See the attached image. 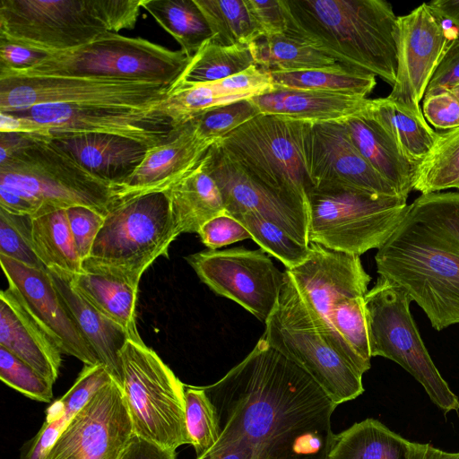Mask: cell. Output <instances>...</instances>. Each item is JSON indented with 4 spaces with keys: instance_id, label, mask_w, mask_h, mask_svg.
Masks as SVG:
<instances>
[{
    "instance_id": "6da1fadb",
    "label": "cell",
    "mask_w": 459,
    "mask_h": 459,
    "mask_svg": "<svg viewBox=\"0 0 459 459\" xmlns=\"http://www.w3.org/2000/svg\"><path fill=\"white\" fill-rule=\"evenodd\" d=\"M221 429L215 447L253 459H326L336 404L299 366L263 337L216 383L204 386Z\"/></svg>"
},
{
    "instance_id": "7a4b0ae2",
    "label": "cell",
    "mask_w": 459,
    "mask_h": 459,
    "mask_svg": "<svg viewBox=\"0 0 459 459\" xmlns=\"http://www.w3.org/2000/svg\"><path fill=\"white\" fill-rule=\"evenodd\" d=\"M437 331L459 324V192L421 194L375 256Z\"/></svg>"
},
{
    "instance_id": "3957f363",
    "label": "cell",
    "mask_w": 459,
    "mask_h": 459,
    "mask_svg": "<svg viewBox=\"0 0 459 459\" xmlns=\"http://www.w3.org/2000/svg\"><path fill=\"white\" fill-rule=\"evenodd\" d=\"M288 35L336 63L379 76L397 71L396 22L384 0H282Z\"/></svg>"
},
{
    "instance_id": "277c9868",
    "label": "cell",
    "mask_w": 459,
    "mask_h": 459,
    "mask_svg": "<svg viewBox=\"0 0 459 459\" xmlns=\"http://www.w3.org/2000/svg\"><path fill=\"white\" fill-rule=\"evenodd\" d=\"M119 192L51 141L30 138L0 163V208L13 214L32 217L85 206L105 217Z\"/></svg>"
},
{
    "instance_id": "5b68a950",
    "label": "cell",
    "mask_w": 459,
    "mask_h": 459,
    "mask_svg": "<svg viewBox=\"0 0 459 459\" xmlns=\"http://www.w3.org/2000/svg\"><path fill=\"white\" fill-rule=\"evenodd\" d=\"M141 0H1L0 38L45 53L134 29Z\"/></svg>"
},
{
    "instance_id": "8992f818",
    "label": "cell",
    "mask_w": 459,
    "mask_h": 459,
    "mask_svg": "<svg viewBox=\"0 0 459 459\" xmlns=\"http://www.w3.org/2000/svg\"><path fill=\"white\" fill-rule=\"evenodd\" d=\"M278 301L265 321L264 341L304 369L336 404L364 392L362 376L342 344L285 270Z\"/></svg>"
},
{
    "instance_id": "52a82bcc",
    "label": "cell",
    "mask_w": 459,
    "mask_h": 459,
    "mask_svg": "<svg viewBox=\"0 0 459 459\" xmlns=\"http://www.w3.org/2000/svg\"><path fill=\"white\" fill-rule=\"evenodd\" d=\"M178 235L167 191L118 198L82 268L138 289L143 273L158 257L168 255Z\"/></svg>"
},
{
    "instance_id": "ba28073f",
    "label": "cell",
    "mask_w": 459,
    "mask_h": 459,
    "mask_svg": "<svg viewBox=\"0 0 459 459\" xmlns=\"http://www.w3.org/2000/svg\"><path fill=\"white\" fill-rule=\"evenodd\" d=\"M190 58L182 50H170L143 38L107 32L67 51L48 53L33 67L1 71L7 77H94L143 81L171 87Z\"/></svg>"
},
{
    "instance_id": "9c48e42d",
    "label": "cell",
    "mask_w": 459,
    "mask_h": 459,
    "mask_svg": "<svg viewBox=\"0 0 459 459\" xmlns=\"http://www.w3.org/2000/svg\"><path fill=\"white\" fill-rule=\"evenodd\" d=\"M306 126L259 114L214 144L252 178L307 211L313 185L304 157Z\"/></svg>"
},
{
    "instance_id": "30bf717a",
    "label": "cell",
    "mask_w": 459,
    "mask_h": 459,
    "mask_svg": "<svg viewBox=\"0 0 459 459\" xmlns=\"http://www.w3.org/2000/svg\"><path fill=\"white\" fill-rule=\"evenodd\" d=\"M121 387L133 432L163 449L191 445L185 385L145 343L128 340L120 352Z\"/></svg>"
},
{
    "instance_id": "8fae6325",
    "label": "cell",
    "mask_w": 459,
    "mask_h": 459,
    "mask_svg": "<svg viewBox=\"0 0 459 459\" xmlns=\"http://www.w3.org/2000/svg\"><path fill=\"white\" fill-rule=\"evenodd\" d=\"M408 204L346 187H313L307 195L308 241L360 255L379 248L402 221Z\"/></svg>"
},
{
    "instance_id": "7c38bea8",
    "label": "cell",
    "mask_w": 459,
    "mask_h": 459,
    "mask_svg": "<svg viewBox=\"0 0 459 459\" xmlns=\"http://www.w3.org/2000/svg\"><path fill=\"white\" fill-rule=\"evenodd\" d=\"M403 289L380 277L364 296L371 357L389 359L410 373L444 412L458 411L459 398L435 366L410 311Z\"/></svg>"
},
{
    "instance_id": "4fadbf2b",
    "label": "cell",
    "mask_w": 459,
    "mask_h": 459,
    "mask_svg": "<svg viewBox=\"0 0 459 459\" xmlns=\"http://www.w3.org/2000/svg\"><path fill=\"white\" fill-rule=\"evenodd\" d=\"M169 88L159 82L94 77H7L0 79V112L46 104L156 107Z\"/></svg>"
},
{
    "instance_id": "5bb4252c",
    "label": "cell",
    "mask_w": 459,
    "mask_h": 459,
    "mask_svg": "<svg viewBox=\"0 0 459 459\" xmlns=\"http://www.w3.org/2000/svg\"><path fill=\"white\" fill-rule=\"evenodd\" d=\"M186 259L213 292L235 301L264 323L285 282V271L281 272L261 248L208 249Z\"/></svg>"
},
{
    "instance_id": "9a60e30c",
    "label": "cell",
    "mask_w": 459,
    "mask_h": 459,
    "mask_svg": "<svg viewBox=\"0 0 459 459\" xmlns=\"http://www.w3.org/2000/svg\"><path fill=\"white\" fill-rule=\"evenodd\" d=\"M458 33L450 29L428 3L397 17V71L395 82L387 97L412 114L424 117L420 102Z\"/></svg>"
},
{
    "instance_id": "2e32d148",
    "label": "cell",
    "mask_w": 459,
    "mask_h": 459,
    "mask_svg": "<svg viewBox=\"0 0 459 459\" xmlns=\"http://www.w3.org/2000/svg\"><path fill=\"white\" fill-rule=\"evenodd\" d=\"M156 107L46 104L10 113L43 124L51 134H108L126 137L151 148L166 143L178 130Z\"/></svg>"
},
{
    "instance_id": "e0dca14e",
    "label": "cell",
    "mask_w": 459,
    "mask_h": 459,
    "mask_svg": "<svg viewBox=\"0 0 459 459\" xmlns=\"http://www.w3.org/2000/svg\"><path fill=\"white\" fill-rule=\"evenodd\" d=\"M133 436L121 385L113 379L72 420L46 459H119Z\"/></svg>"
},
{
    "instance_id": "ac0fdd59",
    "label": "cell",
    "mask_w": 459,
    "mask_h": 459,
    "mask_svg": "<svg viewBox=\"0 0 459 459\" xmlns=\"http://www.w3.org/2000/svg\"><path fill=\"white\" fill-rule=\"evenodd\" d=\"M304 157L315 188L346 187L400 196L394 186L362 157L342 121L307 124Z\"/></svg>"
},
{
    "instance_id": "d6986e66",
    "label": "cell",
    "mask_w": 459,
    "mask_h": 459,
    "mask_svg": "<svg viewBox=\"0 0 459 459\" xmlns=\"http://www.w3.org/2000/svg\"><path fill=\"white\" fill-rule=\"evenodd\" d=\"M2 270L22 305L62 353L84 365L101 364L57 291L48 270L0 255Z\"/></svg>"
},
{
    "instance_id": "ffe728a7",
    "label": "cell",
    "mask_w": 459,
    "mask_h": 459,
    "mask_svg": "<svg viewBox=\"0 0 459 459\" xmlns=\"http://www.w3.org/2000/svg\"><path fill=\"white\" fill-rule=\"evenodd\" d=\"M206 169L219 187L227 213L254 212L308 246L307 211L252 178L215 145L204 155Z\"/></svg>"
},
{
    "instance_id": "44dd1931",
    "label": "cell",
    "mask_w": 459,
    "mask_h": 459,
    "mask_svg": "<svg viewBox=\"0 0 459 459\" xmlns=\"http://www.w3.org/2000/svg\"><path fill=\"white\" fill-rule=\"evenodd\" d=\"M308 247L305 261L286 271L325 324L337 301L366 295L371 277L364 270L359 255L314 242Z\"/></svg>"
},
{
    "instance_id": "7402d4cb",
    "label": "cell",
    "mask_w": 459,
    "mask_h": 459,
    "mask_svg": "<svg viewBox=\"0 0 459 459\" xmlns=\"http://www.w3.org/2000/svg\"><path fill=\"white\" fill-rule=\"evenodd\" d=\"M212 145L189 121L166 143L148 148L140 166L120 186L119 198L166 191L195 169Z\"/></svg>"
},
{
    "instance_id": "603a6c76",
    "label": "cell",
    "mask_w": 459,
    "mask_h": 459,
    "mask_svg": "<svg viewBox=\"0 0 459 459\" xmlns=\"http://www.w3.org/2000/svg\"><path fill=\"white\" fill-rule=\"evenodd\" d=\"M51 142L90 173L119 187L148 151L134 140L100 133H53Z\"/></svg>"
},
{
    "instance_id": "cb8c5ba5",
    "label": "cell",
    "mask_w": 459,
    "mask_h": 459,
    "mask_svg": "<svg viewBox=\"0 0 459 459\" xmlns=\"http://www.w3.org/2000/svg\"><path fill=\"white\" fill-rule=\"evenodd\" d=\"M0 346L29 364L51 384L58 378L62 351L10 288L0 292Z\"/></svg>"
},
{
    "instance_id": "d4e9b609",
    "label": "cell",
    "mask_w": 459,
    "mask_h": 459,
    "mask_svg": "<svg viewBox=\"0 0 459 459\" xmlns=\"http://www.w3.org/2000/svg\"><path fill=\"white\" fill-rule=\"evenodd\" d=\"M250 100L260 114L305 124L342 121L362 111L369 100L368 98L281 87Z\"/></svg>"
},
{
    "instance_id": "484cf974",
    "label": "cell",
    "mask_w": 459,
    "mask_h": 459,
    "mask_svg": "<svg viewBox=\"0 0 459 459\" xmlns=\"http://www.w3.org/2000/svg\"><path fill=\"white\" fill-rule=\"evenodd\" d=\"M59 292L81 333L114 378L121 385L120 352L129 339L126 332L91 306L73 289L70 276L48 270Z\"/></svg>"
},
{
    "instance_id": "4316f807",
    "label": "cell",
    "mask_w": 459,
    "mask_h": 459,
    "mask_svg": "<svg viewBox=\"0 0 459 459\" xmlns=\"http://www.w3.org/2000/svg\"><path fill=\"white\" fill-rule=\"evenodd\" d=\"M365 108L342 120L350 138L362 157L394 186L401 197L407 199L413 189L414 166L366 114Z\"/></svg>"
},
{
    "instance_id": "83f0119b",
    "label": "cell",
    "mask_w": 459,
    "mask_h": 459,
    "mask_svg": "<svg viewBox=\"0 0 459 459\" xmlns=\"http://www.w3.org/2000/svg\"><path fill=\"white\" fill-rule=\"evenodd\" d=\"M204 158L166 190L179 235L198 233L206 221L226 212L221 191L208 173Z\"/></svg>"
},
{
    "instance_id": "f1b7e54d",
    "label": "cell",
    "mask_w": 459,
    "mask_h": 459,
    "mask_svg": "<svg viewBox=\"0 0 459 459\" xmlns=\"http://www.w3.org/2000/svg\"><path fill=\"white\" fill-rule=\"evenodd\" d=\"M414 168L434 147L438 136L424 117H418L388 97L371 100L365 108Z\"/></svg>"
},
{
    "instance_id": "f546056e",
    "label": "cell",
    "mask_w": 459,
    "mask_h": 459,
    "mask_svg": "<svg viewBox=\"0 0 459 459\" xmlns=\"http://www.w3.org/2000/svg\"><path fill=\"white\" fill-rule=\"evenodd\" d=\"M70 282L99 312L121 326L131 341L144 343L136 325L138 289L117 278L91 273L70 276Z\"/></svg>"
},
{
    "instance_id": "4dcf8cb0",
    "label": "cell",
    "mask_w": 459,
    "mask_h": 459,
    "mask_svg": "<svg viewBox=\"0 0 459 459\" xmlns=\"http://www.w3.org/2000/svg\"><path fill=\"white\" fill-rule=\"evenodd\" d=\"M409 440L376 419L334 434L326 459H407Z\"/></svg>"
},
{
    "instance_id": "1f68e13d",
    "label": "cell",
    "mask_w": 459,
    "mask_h": 459,
    "mask_svg": "<svg viewBox=\"0 0 459 459\" xmlns=\"http://www.w3.org/2000/svg\"><path fill=\"white\" fill-rule=\"evenodd\" d=\"M30 242L48 270L71 276L85 273L65 209L30 216Z\"/></svg>"
},
{
    "instance_id": "d6a6232c",
    "label": "cell",
    "mask_w": 459,
    "mask_h": 459,
    "mask_svg": "<svg viewBox=\"0 0 459 459\" xmlns=\"http://www.w3.org/2000/svg\"><path fill=\"white\" fill-rule=\"evenodd\" d=\"M255 65L249 45L221 46L207 40L190 58L169 92L217 82Z\"/></svg>"
},
{
    "instance_id": "836d02e7",
    "label": "cell",
    "mask_w": 459,
    "mask_h": 459,
    "mask_svg": "<svg viewBox=\"0 0 459 459\" xmlns=\"http://www.w3.org/2000/svg\"><path fill=\"white\" fill-rule=\"evenodd\" d=\"M141 5L178 41L189 58L212 37L195 0H141Z\"/></svg>"
},
{
    "instance_id": "e575fe53",
    "label": "cell",
    "mask_w": 459,
    "mask_h": 459,
    "mask_svg": "<svg viewBox=\"0 0 459 459\" xmlns=\"http://www.w3.org/2000/svg\"><path fill=\"white\" fill-rule=\"evenodd\" d=\"M255 65L267 73H290L339 67L320 51L288 35L259 38L249 44Z\"/></svg>"
},
{
    "instance_id": "d590c367",
    "label": "cell",
    "mask_w": 459,
    "mask_h": 459,
    "mask_svg": "<svg viewBox=\"0 0 459 459\" xmlns=\"http://www.w3.org/2000/svg\"><path fill=\"white\" fill-rule=\"evenodd\" d=\"M275 87L367 98L377 81L372 74L340 65L290 73H272Z\"/></svg>"
},
{
    "instance_id": "8d00e7d4",
    "label": "cell",
    "mask_w": 459,
    "mask_h": 459,
    "mask_svg": "<svg viewBox=\"0 0 459 459\" xmlns=\"http://www.w3.org/2000/svg\"><path fill=\"white\" fill-rule=\"evenodd\" d=\"M412 186L421 194L459 189V127L438 133L430 152L414 168Z\"/></svg>"
},
{
    "instance_id": "74e56055",
    "label": "cell",
    "mask_w": 459,
    "mask_h": 459,
    "mask_svg": "<svg viewBox=\"0 0 459 459\" xmlns=\"http://www.w3.org/2000/svg\"><path fill=\"white\" fill-rule=\"evenodd\" d=\"M212 37L221 46L249 45L258 39L245 0H195Z\"/></svg>"
},
{
    "instance_id": "f35d334b",
    "label": "cell",
    "mask_w": 459,
    "mask_h": 459,
    "mask_svg": "<svg viewBox=\"0 0 459 459\" xmlns=\"http://www.w3.org/2000/svg\"><path fill=\"white\" fill-rule=\"evenodd\" d=\"M231 216L245 226L261 249L281 261L286 270L293 269L307 257L308 246L298 242L279 226L264 217L254 212L237 213Z\"/></svg>"
},
{
    "instance_id": "ab89813d",
    "label": "cell",
    "mask_w": 459,
    "mask_h": 459,
    "mask_svg": "<svg viewBox=\"0 0 459 459\" xmlns=\"http://www.w3.org/2000/svg\"><path fill=\"white\" fill-rule=\"evenodd\" d=\"M185 402L186 431L198 457L219 440V417L204 387L188 386L185 391Z\"/></svg>"
},
{
    "instance_id": "60d3db41",
    "label": "cell",
    "mask_w": 459,
    "mask_h": 459,
    "mask_svg": "<svg viewBox=\"0 0 459 459\" xmlns=\"http://www.w3.org/2000/svg\"><path fill=\"white\" fill-rule=\"evenodd\" d=\"M259 114L256 106L247 99L208 109L191 122L200 138L214 144Z\"/></svg>"
},
{
    "instance_id": "b9f144b4",
    "label": "cell",
    "mask_w": 459,
    "mask_h": 459,
    "mask_svg": "<svg viewBox=\"0 0 459 459\" xmlns=\"http://www.w3.org/2000/svg\"><path fill=\"white\" fill-rule=\"evenodd\" d=\"M0 378L11 388L32 400L50 403L53 384L29 364L0 346Z\"/></svg>"
},
{
    "instance_id": "7bdbcfd3",
    "label": "cell",
    "mask_w": 459,
    "mask_h": 459,
    "mask_svg": "<svg viewBox=\"0 0 459 459\" xmlns=\"http://www.w3.org/2000/svg\"><path fill=\"white\" fill-rule=\"evenodd\" d=\"M30 219L0 208V255L30 267L48 270L30 242Z\"/></svg>"
},
{
    "instance_id": "ee69618b",
    "label": "cell",
    "mask_w": 459,
    "mask_h": 459,
    "mask_svg": "<svg viewBox=\"0 0 459 459\" xmlns=\"http://www.w3.org/2000/svg\"><path fill=\"white\" fill-rule=\"evenodd\" d=\"M65 211L74 241L82 263L91 253L105 217L85 206H73Z\"/></svg>"
},
{
    "instance_id": "f6af8a7d",
    "label": "cell",
    "mask_w": 459,
    "mask_h": 459,
    "mask_svg": "<svg viewBox=\"0 0 459 459\" xmlns=\"http://www.w3.org/2000/svg\"><path fill=\"white\" fill-rule=\"evenodd\" d=\"M201 241L212 250L251 238L245 226L226 212L206 221L197 233Z\"/></svg>"
},
{
    "instance_id": "bcb514c9",
    "label": "cell",
    "mask_w": 459,
    "mask_h": 459,
    "mask_svg": "<svg viewBox=\"0 0 459 459\" xmlns=\"http://www.w3.org/2000/svg\"><path fill=\"white\" fill-rule=\"evenodd\" d=\"M245 3L258 39L286 33L287 20L282 0H245Z\"/></svg>"
},
{
    "instance_id": "7dc6e473",
    "label": "cell",
    "mask_w": 459,
    "mask_h": 459,
    "mask_svg": "<svg viewBox=\"0 0 459 459\" xmlns=\"http://www.w3.org/2000/svg\"><path fill=\"white\" fill-rule=\"evenodd\" d=\"M422 113L435 128L459 127V100L449 91L423 98Z\"/></svg>"
},
{
    "instance_id": "c3c4849f",
    "label": "cell",
    "mask_w": 459,
    "mask_h": 459,
    "mask_svg": "<svg viewBox=\"0 0 459 459\" xmlns=\"http://www.w3.org/2000/svg\"><path fill=\"white\" fill-rule=\"evenodd\" d=\"M72 420L64 411L59 417L46 418L38 433L24 445L19 459H46Z\"/></svg>"
},
{
    "instance_id": "681fc988",
    "label": "cell",
    "mask_w": 459,
    "mask_h": 459,
    "mask_svg": "<svg viewBox=\"0 0 459 459\" xmlns=\"http://www.w3.org/2000/svg\"><path fill=\"white\" fill-rule=\"evenodd\" d=\"M459 84V33L433 74L424 97L451 90Z\"/></svg>"
},
{
    "instance_id": "f907efd6",
    "label": "cell",
    "mask_w": 459,
    "mask_h": 459,
    "mask_svg": "<svg viewBox=\"0 0 459 459\" xmlns=\"http://www.w3.org/2000/svg\"><path fill=\"white\" fill-rule=\"evenodd\" d=\"M48 53L0 38V72H18L33 67Z\"/></svg>"
},
{
    "instance_id": "816d5d0a",
    "label": "cell",
    "mask_w": 459,
    "mask_h": 459,
    "mask_svg": "<svg viewBox=\"0 0 459 459\" xmlns=\"http://www.w3.org/2000/svg\"><path fill=\"white\" fill-rule=\"evenodd\" d=\"M0 133H15L51 141L52 134L48 126L30 118L14 113L0 112Z\"/></svg>"
},
{
    "instance_id": "f5cc1de1",
    "label": "cell",
    "mask_w": 459,
    "mask_h": 459,
    "mask_svg": "<svg viewBox=\"0 0 459 459\" xmlns=\"http://www.w3.org/2000/svg\"><path fill=\"white\" fill-rule=\"evenodd\" d=\"M119 459H176V454L134 435Z\"/></svg>"
},
{
    "instance_id": "db71d44e",
    "label": "cell",
    "mask_w": 459,
    "mask_h": 459,
    "mask_svg": "<svg viewBox=\"0 0 459 459\" xmlns=\"http://www.w3.org/2000/svg\"><path fill=\"white\" fill-rule=\"evenodd\" d=\"M407 459H459V452H446L429 444L409 441Z\"/></svg>"
},
{
    "instance_id": "11a10c76",
    "label": "cell",
    "mask_w": 459,
    "mask_h": 459,
    "mask_svg": "<svg viewBox=\"0 0 459 459\" xmlns=\"http://www.w3.org/2000/svg\"><path fill=\"white\" fill-rule=\"evenodd\" d=\"M431 10L459 32V0H435L428 3Z\"/></svg>"
},
{
    "instance_id": "9f6ffc18",
    "label": "cell",
    "mask_w": 459,
    "mask_h": 459,
    "mask_svg": "<svg viewBox=\"0 0 459 459\" xmlns=\"http://www.w3.org/2000/svg\"><path fill=\"white\" fill-rule=\"evenodd\" d=\"M449 91L453 93L459 100V84L454 86L451 90H449Z\"/></svg>"
},
{
    "instance_id": "6f0895ef",
    "label": "cell",
    "mask_w": 459,
    "mask_h": 459,
    "mask_svg": "<svg viewBox=\"0 0 459 459\" xmlns=\"http://www.w3.org/2000/svg\"><path fill=\"white\" fill-rule=\"evenodd\" d=\"M66 459H76L74 455H70Z\"/></svg>"
}]
</instances>
